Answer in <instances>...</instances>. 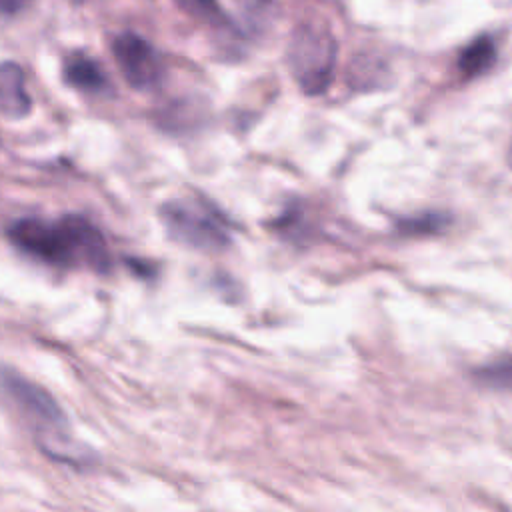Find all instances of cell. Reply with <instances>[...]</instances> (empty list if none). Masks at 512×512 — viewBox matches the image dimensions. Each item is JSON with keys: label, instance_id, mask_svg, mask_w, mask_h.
<instances>
[{"label": "cell", "instance_id": "obj_1", "mask_svg": "<svg viewBox=\"0 0 512 512\" xmlns=\"http://www.w3.org/2000/svg\"><path fill=\"white\" fill-rule=\"evenodd\" d=\"M8 238L22 252L56 266H88L106 270L110 254L102 232L86 218L68 214L58 220L20 218L8 228Z\"/></svg>", "mask_w": 512, "mask_h": 512}, {"label": "cell", "instance_id": "obj_2", "mask_svg": "<svg viewBox=\"0 0 512 512\" xmlns=\"http://www.w3.org/2000/svg\"><path fill=\"white\" fill-rule=\"evenodd\" d=\"M2 386L38 430V444L48 456L74 466L90 462V450L68 436L64 414L44 388L12 372L2 374Z\"/></svg>", "mask_w": 512, "mask_h": 512}, {"label": "cell", "instance_id": "obj_3", "mask_svg": "<svg viewBox=\"0 0 512 512\" xmlns=\"http://www.w3.org/2000/svg\"><path fill=\"white\" fill-rule=\"evenodd\" d=\"M338 42L322 22H302L288 42V68L298 88L308 96L328 90L334 78Z\"/></svg>", "mask_w": 512, "mask_h": 512}, {"label": "cell", "instance_id": "obj_4", "mask_svg": "<svg viewBox=\"0 0 512 512\" xmlns=\"http://www.w3.org/2000/svg\"><path fill=\"white\" fill-rule=\"evenodd\" d=\"M160 218L180 244L200 250H220L230 244L228 220L200 198L170 200L160 208Z\"/></svg>", "mask_w": 512, "mask_h": 512}, {"label": "cell", "instance_id": "obj_5", "mask_svg": "<svg viewBox=\"0 0 512 512\" xmlns=\"http://www.w3.org/2000/svg\"><path fill=\"white\" fill-rule=\"evenodd\" d=\"M112 56L128 86L148 90L160 82L162 62L154 46L134 32H122L112 40Z\"/></svg>", "mask_w": 512, "mask_h": 512}, {"label": "cell", "instance_id": "obj_6", "mask_svg": "<svg viewBox=\"0 0 512 512\" xmlns=\"http://www.w3.org/2000/svg\"><path fill=\"white\" fill-rule=\"evenodd\" d=\"M32 110L26 78L16 62H0V116L20 120Z\"/></svg>", "mask_w": 512, "mask_h": 512}, {"label": "cell", "instance_id": "obj_7", "mask_svg": "<svg viewBox=\"0 0 512 512\" xmlns=\"http://www.w3.org/2000/svg\"><path fill=\"white\" fill-rule=\"evenodd\" d=\"M64 80L80 92H102L108 84L100 64L84 52H74L64 60Z\"/></svg>", "mask_w": 512, "mask_h": 512}, {"label": "cell", "instance_id": "obj_8", "mask_svg": "<svg viewBox=\"0 0 512 512\" xmlns=\"http://www.w3.org/2000/svg\"><path fill=\"white\" fill-rule=\"evenodd\" d=\"M494 58H496V46L492 38L480 36L462 50L458 58V68L466 78H472L486 72L492 66Z\"/></svg>", "mask_w": 512, "mask_h": 512}, {"label": "cell", "instance_id": "obj_9", "mask_svg": "<svg viewBox=\"0 0 512 512\" xmlns=\"http://www.w3.org/2000/svg\"><path fill=\"white\" fill-rule=\"evenodd\" d=\"M174 4L196 22L208 24V26H224L228 24L226 14L218 0H174Z\"/></svg>", "mask_w": 512, "mask_h": 512}, {"label": "cell", "instance_id": "obj_10", "mask_svg": "<svg viewBox=\"0 0 512 512\" xmlns=\"http://www.w3.org/2000/svg\"><path fill=\"white\" fill-rule=\"evenodd\" d=\"M478 378L490 386L512 388V358L494 362L482 370H478Z\"/></svg>", "mask_w": 512, "mask_h": 512}, {"label": "cell", "instance_id": "obj_11", "mask_svg": "<svg viewBox=\"0 0 512 512\" xmlns=\"http://www.w3.org/2000/svg\"><path fill=\"white\" fill-rule=\"evenodd\" d=\"M236 8L256 24H266L274 12V0H234Z\"/></svg>", "mask_w": 512, "mask_h": 512}, {"label": "cell", "instance_id": "obj_12", "mask_svg": "<svg viewBox=\"0 0 512 512\" xmlns=\"http://www.w3.org/2000/svg\"><path fill=\"white\" fill-rule=\"evenodd\" d=\"M32 0H0V14L6 16H14L18 12H22Z\"/></svg>", "mask_w": 512, "mask_h": 512}]
</instances>
